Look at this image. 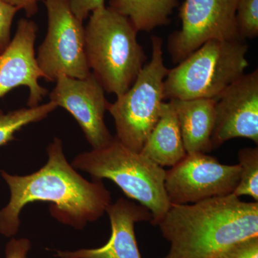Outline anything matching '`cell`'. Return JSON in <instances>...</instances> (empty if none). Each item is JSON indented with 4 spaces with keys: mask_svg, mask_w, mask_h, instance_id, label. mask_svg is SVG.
<instances>
[{
    "mask_svg": "<svg viewBox=\"0 0 258 258\" xmlns=\"http://www.w3.org/2000/svg\"><path fill=\"white\" fill-rule=\"evenodd\" d=\"M236 21L242 40L258 35V0H239Z\"/></svg>",
    "mask_w": 258,
    "mask_h": 258,
    "instance_id": "d6986e66",
    "label": "cell"
},
{
    "mask_svg": "<svg viewBox=\"0 0 258 258\" xmlns=\"http://www.w3.org/2000/svg\"><path fill=\"white\" fill-rule=\"evenodd\" d=\"M179 121L186 154L211 152L215 125V98L170 100Z\"/></svg>",
    "mask_w": 258,
    "mask_h": 258,
    "instance_id": "5bb4252c",
    "label": "cell"
},
{
    "mask_svg": "<svg viewBox=\"0 0 258 258\" xmlns=\"http://www.w3.org/2000/svg\"><path fill=\"white\" fill-rule=\"evenodd\" d=\"M179 0H110L109 8L126 17L137 31L149 32L169 23Z\"/></svg>",
    "mask_w": 258,
    "mask_h": 258,
    "instance_id": "2e32d148",
    "label": "cell"
},
{
    "mask_svg": "<svg viewBox=\"0 0 258 258\" xmlns=\"http://www.w3.org/2000/svg\"><path fill=\"white\" fill-rule=\"evenodd\" d=\"M47 154L46 164L28 175L0 170L10 191L9 203L0 210V234L4 237L17 235L20 214L30 203H50L51 216L77 230L101 218L111 203V193L102 179L88 181L68 161L60 139L54 138Z\"/></svg>",
    "mask_w": 258,
    "mask_h": 258,
    "instance_id": "6da1fadb",
    "label": "cell"
},
{
    "mask_svg": "<svg viewBox=\"0 0 258 258\" xmlns=\"http://www.w3.org/2000/svg\"><path fill=\"white\" fill-rule=\"evenodd\" d=\"M57 107L55 103L50 101L36 107L20 108L8 113L0 109V147L13 141L15 134L23 127L46 118Z\"/></svg>",
    "mask_w": 258,
    "mask_h": 258,
    "instance_id": "e0dca14e",
    "label": "cell"
},
{
    "mask_svg": "<svg viewBox=\"0 0 258 258\" xmlns=\"http://www.w3.org/2000/svg\"><path fill=\"white\" fill-rule=\"evenodd\" d=\"M55 82L49 95L50 101L74 117L93 149L108 145L113 139L104 120L109 102L94 75L91 73L83 79L60 76Z\"/></svg>",
    "mask_w": 258,
    "mask_h": 258,
    "instance_id": "30bf717a",
    "label": "cell"
},
{
    "mask_svg": "<svg viewBox=\"0 0 258 258\" xmlns=\"http://www.w3.org/2000/svg\"><path fill=\"white\" fill-rule=\"evenodd\" d=\"M241 166L225 165L204 153L187 154L166 171V195L171 205H188L227 196L240 181Z\"/></svg>",
    "mask_w": 258,
    "mask_h": 258,
    "instance_id": "9c48e42d",
    "label": "cell"
},
{
    "mask_svg": "<svg viewBox=\"0 0 258 258\" xmlns=\"http://www.w3.org/2000/svg\"><path fill=\"white\" fill-rule=\"evenodd\" d=\"M217 258H258V236L233 244Z\"/></svg>",
    "mask_w": 258,
    "mask_h": 258,
    "instance_id": "ffe728a7",
    "label": "cell"
},
{
    "mask_svg": "<svg viewBox=\"0 0 258 258\" xmlns=\"http://www.w3.org/2000/svg\"><path fill=\"white\" fill-rule=\"evenodd\" d=\"M31 248V241L29 239L12 237L5 246V258H28Z\"/></svg>",
    "mask_w": 258,
    "mask_h": 258,
    "instance_id": "603a6c76",
    "label": "cell"
},
{
    "mask_svg": "<svg viewBox=\"0 0 258 258\" xmlns=\"http://www.w3.org/2000/svg\"><path fill=\"white\" fill-rule=\"evenodd\" d=\"M47 32L36 57L48 82L60 76L83 79L91 74L85 50L83 22L71 11L68 0H45Z\"/></svg>",
    "mask_w": 258,
    "mask_h": 258,
    "instance_id": "52a82bcc",
    "label": "cell"
},
{
    "mask_svg": "<svg viewBox=\"0 0 258 258\" xmlns=\"http://www.w3.org/2000/svg\"><path fill=\"white\" fill-rule=\"evenodd\" d=\"M3 3L15 7L19 10H23L28 18L36 14L38 10L37 3L41 0H0Z\"/></svg>",
    "mask_w": 258,
    "mask_h": 258,
    "instance_id": "cb8c5ba5",
    "label": "cell"
},
{
    "mask_svg": "<svg viewBox=\"0 0 258 258\" xmlns=\"http://www.w3.org/2000/svg\"><path fill=\"white\" fill-rule=\"evenodd\" d=\"M239 0H185L179 10L181 28L169 38L168 50L179 63L210 40H243L236 11Z\"/></svg>",
    "mask_w": 258,
    "mask_h": 258,
    "instance_id": "ba28073f",
    "label": "cell"
},
{
    "mask_svg": "<svg viewBox=\"0 0 258 258\" xmlns=\"http://www.w3.org/2000/svg\"><path fill=\"white\" fill-rule=\"evenodd\" d=\"M71 164L93 179L111 180L128 198L151 212L153 225H157L170 208L164 186L166 170L125 147L115 136L105 147L78 154Z\"/></svg>",
    "mask_w": 258,
    "mask_h": 258,
    "instance_id": "277c9868",
    "label": "cell"
},
{
    "mask_svg": "<svg viewBox=\"0 0 258 258\" xmlns=\"http://www.w3.org/2000/svg\"><path fill=\"white\" fill-rule=\"evenodd\" d=\"M137 32L126 17L109 7L90 15L85 28L86 59L107 93L118 96L126 92L145 64Z\"/></svg>",
    "mask_w": 258,
    "mask_h": 258,
    "instance_id": "3957f363",
    "label": "cell"
},
{
    "mask_svg": "<svg viewBox=\"0 0 258 258\" xmlns=\"http://www.w3.org/2000/svg\"><path fill=\"white\" fill-rule=\"evenodd\" d=\"M105 1L106 0H68L71 11L82 22L95 10L106 7Z\"/></svg>",
    "mask_w": 258,
    "mask_h": 258,
    "instance_id": "7402d4cb",
    "label": "cell"
},
{
    "mask_svg": "<svg viewBox=\"0 0 258 258\" xmlns=\"http://www.w3.org/2000/svg\"><path fill=\"white\" fill-rule=\"evenodd\" d=\"M37 29L35 22L21 19L14 37L0 54V98L15 88L27 86L30 108L39 106L48 93V90L38 83L44 76L35 57Z\"/></svg>",
    "mask_w": 258,
    "mask_h": 258,
    "instance_id": "7c38bea8",
    "label": "cell"
},
{
    "mask_svg": "<svg viewBox=\"0 0 258 258\" xmlns=\"http://www.w3.org/2000/svg\"><path fill=\"white\" fill-rule=\"evenodd\" d=\"M140 153L163 168L172 167L186 157L177 115L171 101L163 103L159 120Z\"/></svg>",
    "mask_w": 258,
    "mask_h": 258,
    "instance_id": "9a60e30c",
    "label": "cell"
},
{
    "mask_svg": "<svg viewBox=\"0 0 258 258\" xmlns=\"http://www.w3.org/2000/svg\"><path fill=\"white\" fill-rule=\"evenodd\" d=\"M241 166L240 181L233 195L249 196L258 202V148H244L237 155Z\"/></svg>",
    "mask_w": 258,
    "mask_h": 258,
    "instance_id": "ac0fdd59",
    "label": "cell"
},
{
    "mask_svg": "<svg viewBox=\"0 0 258 258\" xmlns=\"http://www.w3.org/2000/svg\"><path fill=\"white\" fill-rule=\"evenodd\" d=\"M152 59L145 64L128 91L109 103L116 138L131 150L140 153L159 120L164 103V81L169 69L164 64L162 40L152 37Z\"/></svg>",
    "mask_w": 258,
    "mask_h": 258,
    "instance_id": "8992f818",
    "label": "cell"
},
{
    "mask_svg": "<svg viewBox=\"0 0 258 258\" xmlns=\"http://www.w3.org/2000/svg\"><path fill=\"white\" fill-rule=\"evenodd\" d=\"M111 234L104 245L77 250H55L57 258H142L137 244L135 225L152 220L151 212L142 205L118 198L106 209Z\"/></svg>",
    "mask_w": 258,
    "mask_h": 258,
    "instance_id": "4fadbf2b",
    "label": "cell"
},
{
    "mask_svg": "<svg viewBox=\"0 0 258 258\" xmlns=\"http://www.w3.org/2000/svg\"><path fill=\"white\" fill-rule=\"evenodd\" d=\"M170 243L162 258H217L240 241L258 236V202L233 194L188 205H171L157 225Z\"/></svg>",
    "mask_w": 258,
    "mask_h": 258,
    "instance_id": "7a4b0ae2",
    "label": "cell"
},
{
    "mask_svg": "<svg viewBox=\"0 0 258 258\" xmlns=\"http://www.w3.org/2000/svg\"><path fill=\"white\" fill-rule=\"evenodd\" d=\"M244 40H210L169 69L167 99L215 98L244 74L249 66Z\"/></svg>",
    "mask_w": 258,
    "mask_h": 258,
    "instance_id": "5b68a950",
    "label": "cell"
},
{
    "mask_svg": "<svg viewBox=\"0 0 258 258\" xmlns=\"http://www.w3.org/2000/svg\"><path fill=\"white\" fill-rule=\"evenodd\" d=\"M213 149L235 138L258 144V70L243 74L215 98Z\"/></svg>",
    "mask_w": 258,
    "mask_h": 258,
    "instance_id": "8fae6325",
    "label": "cell"
},
{
    "mask_svg": "<svg viewBox=\"0 0 258 258\" xmlns=\"http://www.w3.org/2000/svg\"><path fill=\"white\" fill-rule=\"evenodd\" d=\"M18 8L0 1V54L11 41V26Z\"/></svg>",
    "mask_w": 258,
    "mask_h": 258,
    "instance_id": "44dd1931",
    "label": "cell"
}]
</instances>
